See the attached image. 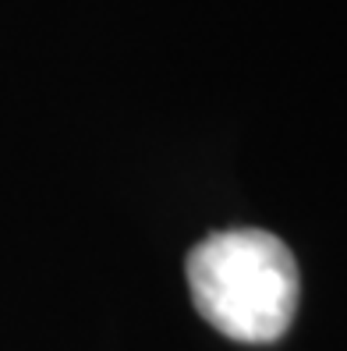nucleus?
Returning a JSON list of instances; mask_svg holds the SVG:
<instances>
[{
    "label": "nucleus",
    "instance_id": "obj_1",
    "mask_svg": "<svg viewBox=\"0 0 347 351\" xmlns=\"http://www.w3.org/2000/svg\"><path fill=\"white\" fill-rule=\"evenodd\" d=\"M188 287L198 316L241 344H273L298 308V263L259 227L216 231L188 252Z\"/></svg>",
    "mask_w": 347,
    "mask_h": 351
}]
</instances>
